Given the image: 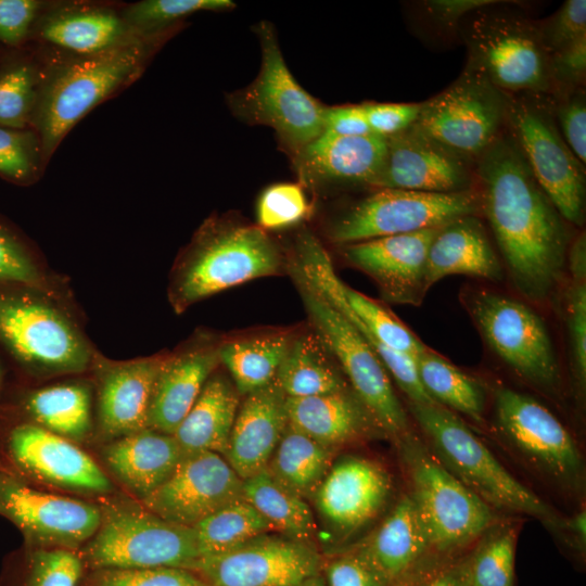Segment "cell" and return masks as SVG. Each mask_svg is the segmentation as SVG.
<instances>
[{
    "mask_svg": "<svg viewBox=\"0 0 586 586\" xmlns=\"http://www.w3.org/2000/svg\"><path fill=\"white\" fill-rule=\"evenodd\" d=\"M551 94L585 88L586 39L549 55Z\"/></svg>",
    "mask_w": 586,
    "mask_h": 586,
    "instance_id": "cell-55",
    "label": "cell"
},
{
    "mask_svg": "<svg viewBox=\"0 0 586 586\" xmlns=\"http://www.w3.org/2000/svg\"><path fill=\"white\" fill-rule=\"evenodd\" d=\"M497 424L502 434L534 464L558 482L582 479L579 448L561 421L533 397L509 387L494 393Z\"/></svg>",
    "mask_w": 586,
    "mask_h": 586,
    "instance_id": "cell-18",
    "label": "cell"
},
{
    "mask_svg": "<svg viewBox=\"0 0 586 586\" xmlns=\"http://www.w3.org/2000/svg\"><path fill=\"white\" fill-rule=\"evenodd\" d=\"M568 291V330L575 375L584 388L586 382V283L573 280Z\"/></svg>",
    "mask_w": 586,
    "mask_h": 586,
    "instance_id": "cell-54",
    "label": "cell"
},
{
    "mask_svg": "<svg viewBox=\"0 0 586 586\" xmlns=\"http://www.w3.org/2000/svg\"><path fill=\"white\" fill-rule=\"evenodd\" d=\"M322 560L314 543L268 532L201 558L193 572L208 586H294L319 574Z\"/></svg>",
    "mask_w": 586,
    "mask_h": 586,
    "instance_id": "cell-17",
    "label": "cell"
},
{
    "mask_svg": "<svg viewBox=\"0 0 586 586\" xmlns=\"http://www.w3.org/2000/svg\"><path fill=\"white\" fill-rule=\"evenodd\" d=\"M168 352L113 360L95 352L90 372L94 385L95 420L110 441L148 428V412L156 377Z\"/></svg>",
    "mask_w": 586,
    "mask_h": 586,
    "instance_id": "cell-22",
    "label": "cell"
},
{
    "mask_svg": "<svg viewBox=\"0 0 586 586\" xmlns=\"http://www.w3.org/2000/svg\"><path fill=\"white\" fill-rule=\"evenodd\" d=\"M242 397L224 458L246 480L267 468L289 420L286 396L275 380Z\"/></svg>",
    "mask_w": 586,
    "mask_h": 586,
    "instance_id": "cell-27",
    "label": "cell"
},
{
    "mask_svg": "<svg viewBox=\"0 0 586 586\" xmlns=\"http://www.w3.org/2000/svg\"><path fill=\"white\" fill-rule=\"evenodd\" d=\"M481 213L477 188L455 193H431L379 188L329 224L330 241L344 245L375 238L443 227Z\"/></svg>",
    "mask_w": 586,
    "mask_h": 586,
    "instance_id": "cell-12",
    "label": "cell"
},
{
    "mask_svg": "<svg viewBox=\"0 0 586 586\" xmlns=\"http://www.w3.org/2000/svg\"><path fill=\"white\" fill-rule=\"evenodd\" d=\"M39 3L33 0H0V40L14 46L28 33Z\"/></svg>",
    "mask_w": 586,
    "mask_h": 586,
    "instance_id": "cell-57",
    "label": "cell"
},
{
    "mask_svg": "<svg viewBox=\"0 0 586 586\" xmlns=\"http://www.w3.org/2000/svg\"><path fill=\"white\" fill-rule=\"evenodd\" d=\"M81 565V559L73 550L34 548L27 586H76Z\"/></svg>",
    "mask_w": 586,
    "mask_h": 586,
    "instance_id": "cell-49",
    "label": "cell"
},
{
    "mask_svg": "<svg viewBox=\"0 0 586 586\" xmlns=\"http://www.w3.org/2000/svg\"><path fill=\"white\" fill-rule=\"evenodd\" d=\"M37 102L30 66L17 64L0 75V127L24 130L35 117Z\"/></svg>",
    "mask_w": 586,
    "mask_h": 586,
    "instance_id": "cell-44",
    "label": "cell"
},
{
    "mask_svg": "<svg viewBox=\"0 0 586 586\" xmlns=\"http://www.w3.org/2000/svg\"><path fill=\"white\" fill-rule=\"evenodd\" d=\"M355 549L388 586L397 584L430 549L409 495L403 496Z\"/></svg>",
    "mask_w": 586,
    "mask_h": 586,
    "instance_id": "cell-31",
    "label": "cell"
},
{
    "mask_svg": "<svg viewBox=\"0 0 586 586\" xmlns=\"http://www.w3.org/2000/svg\"><path fill=\"white\" fill-rule=\"evenodd\" d=\"M505 99L507 133L560 215L581 227L585 220V165L558 128L552 94L515 92L505 93Z\"/></svg>",
    "mask_w": 586,
    "mask_h": 586,
    "instance_id": "cell-6",
    "label": "cell"
},
{
    "mask_svg": "<svg viewBox=\"0 0 586 586\" xmlns=\"http://www.w3.org/2000/svg\"><path fill=\"white\" fill-rule=\"evenodd\" d=\"M79 375L51 384H13L0 410L30 421L74 443L85 441L93 429L94 385Z\"/></svg>",
    "mask_w": 586,
    "mask_h": 586,
    "instance_id": "cell-26",
    "label": "cell"
},
{
    "mask_svg": "<svg viewBox=\"0 0 586 586\" xmlns=\"http://www.w3.org/2000/svg\"><path fill=\"white\" fill-rule=\"evenodd\" d=\"M243 498L283 536L314 543L318 525L307 500L277 482L265 469L243 480Z\"/></svg>",
    "mask_w": 586,
    "mask_h": 586,
    "instance_id": "cell-37",
    "label": "cell"
},
{
    "mask_svg": "<svg viewBox=\"0 0 586 586\" xmlns=\"http://www.w3.org/2000/svg\"><path fill=\"white\" fill-rule=\"evenodd\" d=\"M517 533L502 527L471 556L470 586H513Z\"/></svg>",
    "mask_w": 586,
    "mask_h": 586,
    "instance_id": "cell-43",
    "label": "cell"
},
{
    "mask_svg": "<svg viewBox=\"0 0 586 586\" xmlns=\"http://www.w3.org/2000/svg\"><path fill=\"white\" fill-rule=\"evenodd\" d=\"M234 5L230 0H146L132 5L126 17L138 29L152 31L199 11H227Z\"/></svg>",
    "mask_w": 586,
    "mask_h": 586,
    "instance_id": "cell-46",
    "label": "cell"
},
{
    "mask_svg": "<svg viewBox=\"0 0 586 586\" xmlns=\"http://www.w3.org/2000/svg\"><path fill=\"white\" fill-rule=\"evenodd\" d=\"M305 275L318 291L359 331L378 355L388 375L395 380L406 395L408 402L437 404L422 386L413 357L378 341L352 311L341 291L342 280L335 273L329 258L313 260L307 266Z\"/></svg>",
    "mask_w": 586,
    "mask_h": 586,
    "instance_id": "cell-35",
    "label": "cell"
},
{
    "mask_svg": "<svg viewBox=\"0 0 586 586\" xmlns=\"http://www.w3.org/2000/svg\"><path fill=\"white\" fill-rule=\"evenodd\" d=\"M491 0H426L415 4L420 26L437 40L459 39V26L471 11Z\"/></svg>",
    "mask_w": 586,
    "mask_h": 586,
    "instance_id": "cell-50",
    "label": "cell"
},
{
    "mask_svg": "<svg viewBox=\"0 0 586 586\" xmlns=\"http://www.w3.org/2000/svg\"><path fill=\"white\" fill-rule=\"evenodd\" d=\"M36 137L25 130L0 127V175L14 182L30 181L38 168Z\"/></svg>",
    "mask_w": 586,
    "mask_h": 586,
    "instance_id": "cell-48",
    "label": "cell"
},
{
    "mask_svg": "<svg viewBox=\"0 0 586 586\" xmlns=\"http://www.w3.org/2000/svg\"><path fill=\"white\" fill-rule=\"evenodd\" d=\"M334 454L288 424L266 470L282 486L308 501L333 463Z\"/></svg>",
    "mask_w": 586,
    "mask_h": 586,
    "instance_id": "cell-36",
    "label": "cell"
},
{
    "mask_svg": "<svg viewBox=\"0 0 586 586\" xmlns=\"http://www.w3.org/2000/svg\"><path fill=\"white\" fill-rule=\"evenodd\" d=\"M123 31V23L114 13L82 11L50 20L41 35L49 42L88 55L118 43Z\"/></svg>",
    "mask_w": 586,
    "mask_h": 586,
    "instance_id": "cell-41",
    "label": "cell"
},
{
    "mask_svg": "<svg viewBox=\"0 0 586 586\" xmlns=\"http://www.w3.org/2000/svg\"><path fill=\"white\" fill-rule=\"evenodd\" d=\"M182 456L174 435L149 428L112 440L103 449L112 473L140 500L170 476Z\"/></svg>",
    "mask_w": 586,
    "mask_h": 586,
    "instance_id": "cell-29",
    "label": "cell"
},
{
    "mask_svg": "<svg viewBox=\"0 0 586 586\" xmlns=\"http://www.w3.org/2000/svg\"><path fill=\"white\" fill-rule=\"evenodd\" d=\"M420 382L441 406L482 423L485 392L482 384L425 346L415 357Z\"/></svg>",
    "mask_w": 586,
    "mask_h": 586,
    "instance_id": "cell-38",
    "label": "cell"
},
{
    "mask_svg": "<svg viewBox=\"0 0 586 586\" xmlns=\"http://www.w3.org/2000/svg\"><path fill=\"white\" fill-rule=\"evenodd\" d=\"M243 498V480L224 456L184 454L170 476L141 500L154 514L193 527L221 507Z\"/></svg>",
    "mask_w": 586,
    "mask_h": 586,
    "instance_id": "cell-19",
    "label": "cell"
},
{
    "mask_svg": "<svg viewBox=\"0 0 586 586\" xmlns=\"http://www.w3.org/2000/svg\"><path fill=\"white\" fill-rule=\"evenodd\" d=\"M0 515L18 528L29 547L74 550L95 534L102 512L97 505L37 489L0 470Z\"/></svg>",
    "mask_w": 586,
    "mask_h": 586,
    "instance_id": "cell-16",
    "label": "cell"
},
{
    "mask_svg": "<svg viewBox=\"0 0 586 586\" xmlns=\"http://www.w3.org/2000/svg\"><path fill=\"white\" fill-rule=\"evenodd\" d=\"M310 204L301 183L282 182L266 188L257 201V226L277 230L304 220Z\"/></svg>",
    "mask_w": 586,
    "mask_h": 586,
    "instance_id": "cell-45",
    "label": "cell"
},
{
    "mask_svg": "<svg viewBox=\"0 0 586 586\" xmlns=\"http://www.w3.org/2000/svg\"><path fill=\"white\" fill-rule=\"evenodd\" d=\"M505 93L470 58L444 90L421 102L416 125L474 163L505 132Z\"/></svg>",
    "mask_w": 586,
    "mask_h": 586,
    "instance_id": "cell-13",
    "label": "cell"
},
{
    "mask_svg": "<svg viewBox=\"0 0 586 586\" xmlns=\"http://www.w3.org/2000/svg\"><path fill=\"white\" fill-rule=\"evenodd\" d=\"M144 56L141 42L124 40L60 68L46 85L34 117L43 154L49 156L86 113L137 74Z\"/></svg>",
    "mask_w": 586,
    "mask_h": 586,
    "instance_id": "cell-11",
    "label": "cell"
},
{
    "mask_svg": "<svg viewBox=\"0 0 586 586\" xmlns=\"http://www.w3.org/2000/svg\"><path fill=\"white\" fill-rule=\"evenodd\" d=\"M548 55L586 39V1L568 0L552 15L538 21Z\"/></svg>",
    "mask_w": 586,
    "mask_h": 586,
    "instance_id": "cell-51",
    "label": "cell"
},
{
    "mask_svg": "<svg viewBox=\"0 0 586 586\" xmlns=\"http://www.w3.org/2000/svg\"><path fill=\"white\" fill-rule=\"evenodd\" d=\"M193 528L201 558L225 552L257 535L273 532L271 524L244 498L221 507Z\"/></svg>",
    "mask_w": 586,
    "mask_h": 586,
    "instance_id": "cell-40",
    "label": "cell"
},
{
    "mask_svg": "<svg viewBox=\"0 0 586 586\" xmlns=\"http://www.w3.org/2000/svg\"><path fill=\"white\" fill-rule=\"evenodd\" d=\"M286 413L289 424L333 451L384 435L351 386L318 396L286 397Z\"/></svg>",
    "mask_w": 586,
    "mask_h": 586,
    "instance_id": "cell-28",
    "label": "cell"
},
{
    "mask_svg": "<svg viewBox=\"0 0 586 586\" xmlns=\"http://www.w3.org/2000/svg\"><path fill=\"white\" fill-rule=\"evenodd\" d=\"M286 269L288 257L267 231L229 216H212L176 258L168 302L179 315L217 293Z\"/></svg>",
    "mask_w": 586,
    "mask_h": 586,
    "instance_id": "cell-3",
    "label": "cell"
},
{
    "mask_svg": "<svg viewBox=\"0 0 586 586\" xmlns=\"http://www.w3.org/2000/svg\"><path fill=\"white\" fill-rule=\"evenodd\" d=\"M13 375V371L4 357V355L0 351V403L2 402L7 391L11 386L9 377Z\"/></svg>",
    "mask_w": 586,
    "mask_h": 586,
    "instance_id": "cell-62",
    "label": "cell"
},
{
    "mask_svg": "<svg viewBox=\"0 0 586 586\" xmlns=\"http://www.w3.org/2000/svg\"><path fill=\"white\" fill-rule=\"evenodd\" d=\"M408 409L441 463L489 507L560 527L555 510L518 481L455 412L411 402Z\"/></svg>",
    "mask_w": 586,
    "mask_h": 586,
    "instance_id": "cell-5",
    "label": "cell"
},
{
    "mask_svg": "<svg viewBox=\"0 0 586 586\" xmlns=\"http://www.w3.org/2000/svg\"><path fill=\"white\" fill-rule=\"evenodd\" d=\"M371 133L387 138L413 125L420 103H362Z\"/></svg>",
    "mask_w": 586,
    "mask_h": 586,
    "instance_id": "cell-56",
    "label": "cell"
},
{
    "mask_svg": "<svg viewBox=\"0 0 586 586\" xmlns=\"http://www.w3.org/2000/svg\"><path fill=\"white\" fill-rule=\"evenodd\" d=\"M295 333L294 329H271L220 339V365L241 397L275 380Z\"/></svg>",
    "mask_w": 586,
    "mask_h": 586,
    "instance_id": "cell-33",
    "label": "cell"
},
{
    "mask_svg": "<svg viewBox=\"0 0 586 586\" xmlns=\"http://www.w3.org/2000/svg\"><path fill=\"white\" fill-rule=\"evenodd\" d=\"M459 40L500 91L551 93L539 23L514 1L491 0L468 13L459 26Z\"/></svg>",
    "mask_w": 586,
    "mask_h": 586,
    "instance_id": "cell-4",
    "label": "cell"
},
{
    "mask_svg": "<svg viewBox=\"0 0 586 586\" xmlns=\"http://www.w3.org/2000/svg\"><path fill=\"white\" fill-rule=\"evenodd\" d=\"M92 586H208L195 572L181 568L101 569Z\"/></svg>",
    "mask_w": 586,
    "mask_h": 586,
    "instance_id": "cell-47",
    "label": "cell"
},
{
    "mask_svg": "<svg viewBox=\"0 0 586 586\" xmlns=\"http://www.w3.org/2000/svg\"><path fill=\"white\" fill-rule=\"evenodd\" d=\"M440 228L344 244L342 254L377 283L387 302L419 305L426 294L429 247Z\"/></svg>",
    "mask_w": 586,
    "mask_h": 586,
    "instance_id": "cell-23",
    "label": "cell"
},
{
    "mask_svg": "<svg viewBox=\"0 0 586 586\" xmlns=\"http://www.w3.org/2000/svg\"><path fill=\"white\" fill-rule=\"evenodd\" d=\"M276 383L286 397H311L349 387L322 339L310 328L296 331L278 369Z\"/></svg>",
    "mask_w": 586,
    "mask_h": 586,
    "instance_id": "cell-34",
    "label": "cell"
},
{
    "mask_svg": "<svg viewBox=\"0 0 586 586\" xmlns=\"http://www.w3.org/2000/svg\"><path fill=\"white\" fill-rule=\"evenodd\" d=\"M392 487L391 475L379 461L345 455L333 461L311 501L327 531L344 537L381 514Z\"/></svg>",
    "mask_w": 586,
    "mask_h": 586,
    "instance_id": "cell-21",
    "label": "cell"
},
{
    "mask_svg": "<svg viewBox=\"0 0 586 586\" xmlns=\"http://www.w3.org/2000/svg\"><path fill=\"white\" fill-rule=\"evenodd\" d=\"M220 339L198 330L168 352L154 383L148 428L174 435L208 378L219 368Z\"/></svg>",
    "mask_w": 586,
    "mask_h": 586,
    "instance_id": "cell-24",
    "label": "cell"
},
{
    "mask_svg": "<svg viewBox=\"0 0 586 586\" xmlns=\"http://www.w3.org/2000/svg\"><path fill=\"white\" fill-rule=\"evenodd\" d=\"M342 294L365 328L384 345L415 357L424 345L410 329L379 302L341 281Z\"/></svg>",
    "mask_w": 586,
    "mask_h": 586,
    "instance_id": "cell-42",
    "label": "cell"
},
{
    "mask_svg": "<svg viewBox=\"0 0 586 586\" xmlns=\"http://www.w3.org/2000/svg\"><path fill=\"white\" fill-rule=\"evenodd\" d=\"M240 402L232 380L218 368L174 433L183 455L213 451L224 456Z\"/></svg>",
    "mask_w": 586,
    "mask_h": 586,
    "instance_id": "cell-32",
    "label": "cell"
},
{
    "mask_svg": "<svg viewBox=\"0 0 586 586\" xmlns=\"http://www.w3.org/2000/svg\"><path fill=\"white\" fill-rule=\"evenodd\" d=\"M320 573L327 586H388L355 548L323 558Z\"/></svg>",
    "mask_w": 586,
    "mask_h": 586,
    "instance_id": "cell-53",
    "label": "cell"
},
{
    "mask_svg": "<svg viewBox=\"0 0 586 586\" xmlns=\"http://www.w3.org/2000/svg\"><path fill=\"white\" fill-rule=\"evenodd\" d=\"M565 530H569L570 535L573 536L574 543L577 544L578 548L582 549L585 547L586 539V512L581 510L572 519L568 521H562Z\"/></svg>",
    "mask_w": 586,
    "mask_h": 586,
    "instance_id": "cell-61",
    "label": "cell"
},
{
    "mask_svg": "<svg viewBox=\"0 0 586 586\" xmlns=\"http://www.w3.org/2000/svg\"><path fill=\"white\" fill-rule=\"evenodd\" d=\"M323 130L341 136L371 133L361 104L326 106Z\"/></svg>",
    "mask_w": 586,
    "mask_h": 586,
    "instance_id": "cell-58",
    "label": "cell"
},
{
    "mask_svg": "<svg viewBox=\"0 0 586 586\" xmlns=\"http://www.w3.org/2000/svg\"><path fill=\"white\" fill-rule=\"evenodd\" d=\"M286 271L294 280L311 329L326 343L349 386L384 435L398 441L411 433L407 412L371 346L289 258Z\"/></svg>",
    "mask_w": 586,
    "mask_h": 586,
    "instance_id": "cell-7",
    "label": "cell"
},
{
    "mask_svg": "<svg viewBox=\"0 0 586 586\" xmlns=\"http://www.w3.org/2000/svg\"><path fill=\"white\" fill-rule=\"evenodd\" d=\"M471 557L449 565L421 586H470Z\"/></svg>",
    "mask_w": 586,
    "mask_h": 586,
    "instance_id": "cell-59",
    "label": "cell"
},
{
    "mask_svg": "<svg viewBox=\"0 0 586 586\" xmlns=\"http://www.w3.org/2000/svg\"><path fill=\"white\" fill-rule=\"evenodd\" d=\"M569 267L573 280L585 281L586 278V240L581 233L572 243L568 254Z\"/></svg>",
    "mask_w": 586,
    "mask_h": 586,
    "instance_id": "cell-60",
    "label": "cell"
},
{
    "mask_svg": "<svg viewBox=\"0 0 586 586\" xmlns=\"http://www.w3.org/2000/svg\"><path fill=\"white\" fill-rule=\"evenodd\" d=\"M101 523L87 543L86 561L101 569L181 568L201 559L193 527L169 522L145 507L114 504L101 508Z\"/></svg>",
    "mask_w": 586,
    "mask_h": 586,
    "instance_id": "cell-10",
    "label": "cell"
},
{
    "mask_svg": "<svg viewBox=\"0 0 586 586\" xmlns=\"http://www.w3.org/2000/svg\"><path fill=\"white\" fill-rule=\"evenodd\" d=\"M0 351L18 383L90 372L98 351L76 305L34 286L0 284Z\"/></svg>",
    "mask_w": 586,
    "mask_h": 586,
    "instance_id": "cell-2",
    "label": "cell"
},
{
    "mask_svg": "<svg viewBox=\"0 0 586 586\" xmlns=\"http://www.w3.org/2000/svg\"><path fill=\"white\" fill-rule=\"evenodd\" d=\"M294 586H327L321 573L310 576Z\"/></svg>",
    "mask_w": 586,
    "mask_h": 586,
    "instance_id": "cell-63",
    "label": "cell"
},
{
    "mask_svg": "<svg viewBox=\"0 0 586 586\" xmlns=\"http://www.w3.org/2000/svg\"><path fill=\"white\" fill-rule=\"evenodd\" d=\"M385 153L383 137L341 136L322 130L292 158L301 184L321 190L359 184L374 187Z\"/></svg>",
    "mask_w": 586,
    "mask_h": 586,
    "instance_id": "cell-25",
    "label": "cell"
},
{
    "mask_svg": "<svg viewBox=\"0 0 586 586\" xmlns=\"http://www.w3.org/2000/svg\"><path fill=\"white\" fill-rule=\"evenodd\" d=\"M481 213L487 219L514 286L543 301L559 283L566 262V221L505 132L475 163Z\"/></svg>",
    "mask_w": 586,
    "mask_h": 586,
    "instance_id": "cell-1",
    "label": "cell"
},
{
    "mask_svg": "<svg viewBox=\"0 0 586 586\" xmlns=\"http://www.w3.org/2000/svg\"><path fill=\"white\" fill-rule=\"evenodd\" d=\"M5 283L34 286L75 305L65 277L51 270L17 231L0 220V284Z\"/></svg>",
    "mask_w": 586,
    "mask_h": 586,
    "instance_id": "cell-39",
    "label": "cell"
},
{
    "mask_svg": "<svg viewBox=\"0 0 586 586\" xmlns=\"http://www.w3.org/2000/svg\"><path fill=\"white\" fill-rule=\"evenodd\" d=\"M468 311L493 352L528 382L553 387L559 365L545 322L531 307L485 290L469 293Z\"/></svg>",
    "mask_w": 586,
    "mask_h": 586,
    "instance_id": "cell-14",
    "label": "cell"
},
{
    "mask_svg": "<svg viewBox=\"0 0 586 586\" xmlns=\"http://www.w3.org/2000/svg\"><path fill=\"white\" fill-rule=\"evenodd\" d=\"M0 442L10 464L3 471L21 479L27 476L63 489L95 495L113 489L107 475L76 443L3 410H0Z\"/></svg>",
    "mask_w": 586,
    "mask_h": 586,
    "instance_id": "cell-15",
    "label": "cell"
},
{
    "mask_svg": "<svg viewBox=\"0 0 586 586\" xmlns=\"http://www.w3.org/2000/svg\"><path fill=\"white\" fill-rule=\"evenodd\" d=\"M385 141V158L374 188L455 193L476 187L475 163L416 124Z\"/></svg>",
    "mask_w": 586,
    "mask_h": 586,
    "instance_id": "cell-20",
    "label": "cell"
},
{
    "mask_svg": "<svg viewBox=\"0 0 586 586\" xmlns=\"http://www.w3.org/2000/svg\"><path fill=\"white\" fill-rule=\"evenodd\" d=\"M410 494L429 548H461L496 523L494 509L469 489L411 433L398 441Z\"/></svg>",
    "mask_w": 586,
    "mask_h": 586,
    "instance_id": "cell-8",
    "label": "cell"
},
{
    "mask_svg": "<svg viewBox=\"0 0 586 586\" xmlns=\"http://www.w3.org/2000/svg\"><path fill=\"white\" fill-rule=\"evenodd\" d=\"M453 275L500 280L501 265L476 216L458 218L441 227L428 252L424 288Z\"/></svg>",
    "mask_w": 586,
    "mask_h": 586,
    "instance_id": "cell-30",
    "label": "cell"
},
{
    "mask_svg": "<svg viewBox=\"0 0 586 586\" xmlns=\"http://www.w3.org/2000/svg\"><path fill=\"white\" fill-rule=\"evenodd\" d=\"M0 470H1V468H0Z\"/></svg>",
    "mask_w": 586,
    "mask_h": 586,
    "instance_id": "cell-64",
    "label": "cell"
},
{
    "mask_svg": "<svg viewBox=\"0 0 586 586\" xmlns=\"http://www.w3.org/2000/svg\"><path fill=\"white\" fill-rule=\"evenodd\" d=\"M262 63L256 78L227 95L234 116L251 125L270 127L284 149L296 154L323 130L326 106L294 78L268 22L256 26Z\"/></svg>",
    "mask_w": 586,
    "mask_h": 586,
    "instance_id": "cell-9",
    "label": "cell"
},
{
    "mask_svg": "<svg viewBox=\"0 0 586 586\" xmlns=\"http://www.w3.org/2000/svg\"><path fill=\"white\" fill-rule=\"evenodd\" d=\"M558 128L582 164L586 163V93L579 88L562 94H552Z\"/></svg>",
    "mask_w": 586,
    "mask_h": 586,
    "instance_id": "cell-52",
    "label": "cell"
}]
</instances>
